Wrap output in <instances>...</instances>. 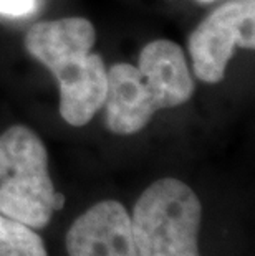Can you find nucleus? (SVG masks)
I'll use <instances>...</instances> for the list:
<instances>
[{"label": "nucleus", "mask_w": 255, "mask_h": 256, "mask_svg": "<svg viewBox=\"0 0 255 256\" xmlns=\"http://www.w3.org/2000/svg\"><path fill=\"white\" fill-rule=\"evenodd\" d=\"M194 94V80L182 48L154 40L139 53L138 64L118 63L108 70L106 126L129 136L143 130L157 111L177 108Z\"/></svg>", "instance_id": "obj_1"}, {"label": "nucleus", "mask_w": 255, "mask_h": 256, "mask_svg": "<svg viewBox=\"0 0 255 256\" xmlns=\"http://www.w3.org/2000/svg\"><path fill=\"white\" fill-rule=\"evenodd\" d=\"M255 0H229L207 15L189 38L196 78L214 84L224 80L235 48H255Z\"/></svg>", "instance_id": "obj_5"}, {"label": "nucleus", "mask_w": 255, "mask_h": 256, "mask_svg": "<svg viewBox=\"0 0 255 256\" xmlns=\"http://www.w3.org/2000/svg\"><path fill=\"white\" fill-rule=\"evenodd\" d=\"M68 256H139L126 206L101 200L72 223L65 236Z\"/></svg>", "instance_id": "obj_6"}, {"label": "nucleus", "mask_w": 255, "mask_h": 256, "mask_svg": "<svg viewBox=\"0 0 255 256\" xmlns=\"http://www.w3.org/2000/svg\"><path fill=\"white\" fill-rule=\"evenodd\" d=\"M0 256H48L34 228L0 214Z\"/></svg>", "instance_id": "obj_7"}, {"label": "nucleus", "mask_w": 255, "mask_h": 256, "mask_svg": "<svg viewBox=\"0 0 255 256\" xmlns=\"http://www.w3.org/2000/svg\"><path fill=\"white\" fill-rule=\"evenodd\" d=\"M129 218L139 256H200L202 206L187 184L171 177L151 184Z\"/></svg>", "instance_id": "obj_4"}, {"label": "nucleus", "mask_w": 255, "mask_h": 256, "mask_svg": "<svg viewBox=\"0 0 255 256\" xmlns=\"http://www.w3.org/2000/svg\"><path fill=\"white\" fill-rule=\"evenodd\" d=\"M37 7V0H0V14L20 17L30 15Z\"/></svg>", "instance_id": "obj_8"}, {"label": "nucleus", "mask_w": 255, "mask_h": 256, "mask_svg": "<svg viewBox=\"0 0 255 256\" xmlns=\"http://www.w3.org/2000/svg\"><path fill=\"white\" fill-rule=\"evenodd\" d=\"M65 205L53 187L48 152L34 130L12 126L0 136V214L42 230Z\"/></svg>", "instance_id": "obj_3"}, {"label": "nucleus", "mask_w": 255, "mask_h": 256, "mask_svg": "<svg viewBox=\"0 0 255 256\" xmlns=\"http://www.w3.org/2000/svg\"><path fill=\"white\" fill-rule=\"evenodd\" d=\"M199 4H210V2H215V0H196Z\"/></svg>", "instance_id": "obj_9"}, {"label": "nucleus", "mask_w": 255, "mask_h": 256, "mask_svg": "<svg viewBox=\"0 0 255 256\" xmlns=\"http://www.w3.org/2000/svg\"><path fill=\"white\" fill-rule=\"evenodd\" d=\"M96 32L90 20L68 17L34 25L25 48L50 70L60 86V114L70 126L81 128L105 106L108 70L91 53Z\"/></svg>", "instance_id": "obj_2"}]
</instances>
